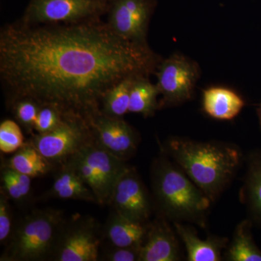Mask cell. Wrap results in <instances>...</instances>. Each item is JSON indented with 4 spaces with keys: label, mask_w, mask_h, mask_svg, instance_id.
<instances>
[{
    "label": "cell",
    "mask_w": 261,
    "mask_h": 261,
    "mask_svg": "<svg viewBox=\"0 0 261 261\" xmlns=\"http://www.w3.org/2000/svg\"><path fill=\"white\" fill-rule=\"evenodd\" d=\"M162 58L132 42L102 18L78 23L0 29V82L8 107L22 98L86 118L110 89L130 76H149Z\"/></svg>",
    "instance_id": "obj_1"
},
{
    "label": "cell",
    "mask_w": 261,
    "mask_h": 261,
    "mask_svg": "<svg viewBox=\"0 0 261 261\" xmlns=\"http://www.w3.org/2000/svg\"><path fill=\"white\" fill-rule=\"evenodd\" d=\"M166 151L212 202L232 181L243 160L240 149L231 144L179 137L170 139Z\"/></svg>",
    "instance_id": "obj_2"
},
{
    "label": "cell",
    "mask_w": 261,
    "mask_h": 261,
    "mask_svg": "<svg viewBox=\"0 0 261 261\" xmlns=\"http://www.w3.org/2000/svg\"><path fill=\"white\" fill-rule=\"evenodd\" d=\"M155 205L162 217L173 222H189L206 227L211 201L181 168L161 156L152 168Z\"/></svg>",
    "instance_id": "obj_3"
},
{
    "label": "cell",
    "mask_w": 261,
    "mask_h": 261,
    "mask_svg": "<svg viewBox=\"0 0 261 261\" xmlns=\"http://www.w3.org/2000/svg\"><path fill=\"white\" fill-rule=\"evenodd\" d=\"M65 221L61 210L47 208L33 211L13 228L0 260L39 261L53 258Z\"/></svg>",
    "instance_id": "obj_4"
},
{
    "label": "cell",
    "mask_w": 261,
    "mask_h": 261,
    "mask_svg": "<svg viewBox=\"0 0 261 261\" xmlns=\"http://www.w3.org/2000/svg\"><path fill=\"white\" fill-rule=\"evenodd\" d=\"M29 142L53 166H63L84 147L94 144V140L87 119L81 115L68 113L54 130L33 135Z\"/></svg>",
    "instance_id": "obj_5"
},
{
    "label": "cell",
    "mask_w": 261,
    "mask_h": 261,
    "mask_svg": "<svg viewBox=\"0 0 261 261\" xmlns=\"http://www.w3.org/2000/svg\"><path fill=\"white\" fill-rule=\"evenodd\" d=\"M73 169L93 192L97 203L109 204L115 185L128 166L125 161L92 144L79 152Z\"/></svg>",
    "instance_id": "obj_6"
},
{
    "label": "cell",
    "mask_w": 261,
    "mask_h": 261,
    "mask_svg": "<svg viewBox=\"0 0 261 261\" xmlns=\"http://www.w3.org/2000/svg\"><path fill=\"white\" fill-rule=\"evenodd\" d=\"M106 0H30L19 20L28 25L78 23L102 18Z\"/></svg>",
    "instance_id": "obj_7"
},
{
    "label": "cell",
    "mask_w": 261,
    "mask_h": 261,
    "mask_svg": "<svg viewBox=\"0 0 261 261\" xmlns=\"http://www.w3.org/2000/svg\"><path fill=\"white\" fill-rule=\"evenodd\" d=\"M154 74L162 96L159 109L173 107L190 100L200 77V68L193 60L174 53L158 65Z\"/></svg>",
    "instance_id": "obj_8"
},
{
    "label": "cell",
    "mask_w": 261,
    "mask_h": 261,
    "mask_svg": "<svg viewBox=\"0 0 261 261\" xmlns=\"http://www.w3.org/2000/svg\"><path fill=\"white\" fill-rule=\"evenodd\" d=\"M101 243L100 226L93 218L78 216L68 222L65 220L53 260L97 261Z\"/></svg>",
    "instance_id": "obj_9"
},
{
    "label": "cell",
    "mask_w": 261,
    "mask_h": 261,
    "mask_svg": "<svg viewBox=\"0 0 261 261\" xmlns=\"http://www.w3.org/2000/svg\"><path fill=\"white\" fill-rule=\"evenodd\" d=\"M156 0H109L107 23L118 35L132 42L148 44L149 22Z\"/></svg>",
    "instance_id": "obj_10"
},
{
    "label": "cell",
    "mask_w": 261,
    "mask_h": 261,
    "mask_svg": "<svg viewBox=\"0 0 261 261\" xmlns=\"http://www.w3.org/2000/svg\"><path fill=\"white\" fill-rule=\"evenodd\" d=\"M85 118L96 145L125 161L135 154L140 136L123 118L107 116L99 109Z\"/></svg>",
    "instance_id": "obj_11"
},
{
    "label": "cell",
    "mask_w": 261,
    "mask_h": 261,
    "mask_svg": "<svg viewBox=\"0 0 261 261\" xmlns=\"http://www.w3.org/2000/svg\"><path fill=\"white\" fill-rule=\"evenodd\" d=\"M108 205L128 219L147 224L152 212L150 198L135 169L128 167L118 178Z\"/></svg>",
    "instance_id": "obj_12"
},
{
    "label": "cell",
    "mask_w": 261,
    "mask_h": 261,
    "mask_svg": "<svg viewBox=\"0 0 261 261\" xmlns=\"http://www.w3.org/2000/svg\"><path fill=\"white\" fill-rule=\"evenodd\" d=\"M179 260L177 238L166 219L159 218L147 224V234L141 247L140 261Z\"/></svg>",
    "instance_id": "obj_13"
},
{
    "label": "cell",
    "mask_w": 261,
    "mask_h": 261,
    "mask_svg": "<svg viewBox=\"0 0 261 261\" xmlns=\"http://www.w3.org/2000/svg\"><path fill=\"white\" fill-rule=\"evenodd\" d=\"M175 231L185 244L189 261H220L221 252L227 245L224 238L209 237L202 240L193 228L181 223L173 222Z\"/></svg>",
    "instance_id": "obj_14"
},
{
    "label": "cell",
    "mask_w": 261,
    "mask_h": 261,
    "mask_svg": "<svg viewBox=\"0 0 261 261\" xmlns=\"http://www.w3.org/2000/svg\"><path fill=\"white\" fill-rule=\"evenodd\" d=\"M147 231V224L133 221L114 211L108 220L104 235L113 247L141 248Z\"/></svg>",
    "instance_id": "obj_15"
},
{
    "label": "cell",
    "mask_w": 261,
    "mask_h": 261,
    "mask_svg": "<svg viewBox=\"0 0 261 261\" xmlns=\"http://www.w3.org/2000/svg\"><path fill=\"white\" fill-rule=\"evenodd\" d=\"M202 106L204 111L211 118L228 121L241 112L245 101L231 89L214 87L204 91Z\"/></svg>",
    "instance_id": "obj_16"
},
{
    "label": "cell",
    "mask_w": 261,
    "mask_h": 261,
    "mask_svg": "<svg viewBox=\"0 0 261 261\" xmlns=\"http://www.w3.org/2000/svg\"><path fill=\"white\" fill-rule=\"evenodd\" d=\"M240 195L252 221L261 225V150L249 154Z\"/></svg>",
    "instance_id": "obj_17"
},
{
    "label": "cell",
    "mask_w": 261,
    "mask_h": 261,
    "mask_svg": "<svg viewBox=\"0 0 261 261\" xmlns=\"http://www.w3.org/2000/svg\"><path fill=\"white\" fill-rule=\"evenodd\" d=\"M48 195L64 200L97 202L90 187L74 170L66 166H61V171L57 175Z\"/></svg>",
    "instance_id": "obj_18"
},
{
    "label": "cell",
    "mask_w": 261,
    "mask_h": 261,
    "mask_svg": "<svg viewBox=\"0 0 261 261\" xmlns=\"http://www.w3.org/2000/svg\"><path fill=\"white\" fill-rule=\"evenodd\" d=\"M5 165L32 178L44 176L53 167V163L29 142L15 152Z\"/></svg>",
    "instance_id": "obj_19"
},
{
    "label": "cell",
    "mask_w": 261,
    "mask_h": 261,
    "mask_svg": "<svg viewBox=\"0 0 261 261\" xmlns=\"http://www.w3.org/2000/svg\"><path fill=\"white\" fill-rule=\"evenodd\" d=\"M159 94L157 84H152L149 76L137 77L130 89L128 113L140 114L145 118L154 116L159 109Z\"/></svg>",
    "instance_id": "obj_20"
},
{
    "label": "cell",
    "mask_w": 261,
    "mask_h": 261,
    "mask_svg": "<svg viewBox=\"0 0 261 261\" xmlns=\"http://www.w3.org/2000/svg\"><path fill=\"white\" fill-rule=\"evenodd\" d=\"M252 221L245 220L237 226L225 257L229 261H261V251L252 238Z\"/></svg>",
    "instance_id": "obj_21"
},
{
    "label": "cell",
    "mask_w": 261,
    "mask_h": 261,
    "mask_svg": "<svg viewBox=\"0 0 261 261\" xmlns=\"http://www.w3.org/2000/svg\"><path fill=\"white\" fill-rule=\"evenodd\" d=\"M137 77L140 76L128 77L110 89L101 101V111L116 118H123L128 113L130 89Z\"/></svg>",
    "instance_id": "obj_22"
},
{
    "label": "cell",
    "mask_w": 261,
    "mask_h": 261,
    "mask_svg": "<svg viewBox=\"0 0 261 261\" xmlns=\"http://www.w3.org/2000/svg\"><path fill=\"white\" fill-rule=\"evenodd\" d=\"M1 190L10 199L20 201L25 199L32 189V177L19 173L5 165L1 171Z\"/></svg>",
    "instance_id": "obj_23"
},
{
    "label": "cell",
    "mask_w": 261,
    "mask_h": 261,
    "mask_svg": "<svg viewBox=\"0 0 261 261\" xmlns=\"http://www.w3.org/2000/svg\"><path fill=\"white\" fill-rule=\"evenodd\" d=\"M42 107L37 101L31 98H22L13 102L9 108L13 111L15 120L29 133L34 132L38 113Z\"/></svg>",
    "instance_id": "obj_24"
},
{
    "label": "cell",
    "mask_w": 261,
    "mask_h": 261,
    "mask_svg": "<svg viewBox=\"0 0 261 261\" xmlns=\"http://www.w3.org/2000/svg\"><path fill=\"white\" fill-rule=\"evenodd\" d=\"M20 124L6 119L0 124V150L5 154L14 153L25 145Z\"/></svg>",
    "instance_id": "obj_25"
},
{
    "label": "cell",
    "mask_w": 261,
    "mask_h": 261,
    "mask_svg": "<svg viewBox=\"0 0 261 261\" xmlns=\"http://www.w3.org/2000/svg\"><path fill=\"white\" fill-rule=\"evenodd\" d=\"M64 114L58 108L50 105H42L38 113L34 132L39 135L54 130L61 121Z\"/></svg>",
    "instance_id": "obj_26"
},
{
    "label": "cell",
    "mask_w": 261,
    "mask_h": 261,
    "mask_svg": "<svg viewBox=\"0 0 261 261\" xmlns=\"http://www.w3.org/2000/svg\"><path fill=\"white\" fill-rule=\"evenodd\" d=\"M10 198L3 190H0V243L6 244L13 231V216Z\"/></svg>",
    "instance_id": "obj_27"
},
{
    "label": "cell",
    "mask_w": 261,
    "mask_h": 261,
    "mask_svg": "<svg viewBox=\"0 0 261 261\" xmlns=\"http://www.w3.org/2000/svg\"><path fill=\"white\" fill-rule=\"evenodd\" d=\"M141 248L113 247L105 252L104 260L108 261H140Z\"/></svg>",
    "instance_id": "obj_28"
},
{
    "label": "cell",
    "mask_w": 261,
    "mask_h": 261,
    "mask_svg": "<svg viewBox=\"0 0 261 261\" xmlns=\"http://www.w3.org/2000/svg\"><path fill=\"white\" fill-rule=\"evenodd\" d=\"M257 113H258L259 121H260V126L261 128V103L260 105V107L258 108V111H257Z\"/></svg>",
    "instance_id": "obj_29"
},
{
    "label": "cell",
    "mask_w": 261,
    "mask_h": 261,
    "mask_svg": "<svg viewBox=\"0 0 261 261\" xmlns=\"http://www.w3.org/2000/svg\"><path fill=\"white\" fill-rule=\"evenodd\" d=\"M106 1H107V2H108V1H109V0H106Z\"/></svg>",
    "instance_id": "obj_30"
}]
</instances>
